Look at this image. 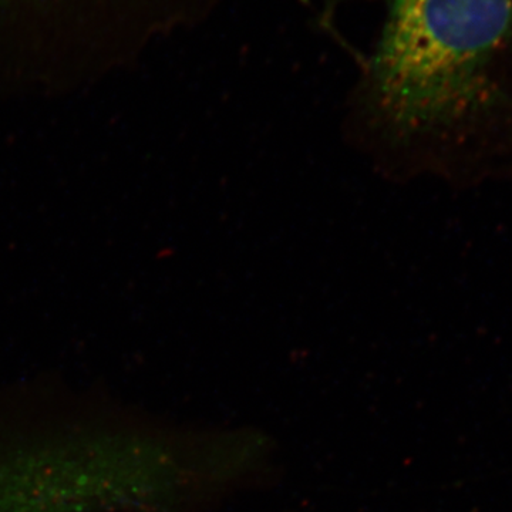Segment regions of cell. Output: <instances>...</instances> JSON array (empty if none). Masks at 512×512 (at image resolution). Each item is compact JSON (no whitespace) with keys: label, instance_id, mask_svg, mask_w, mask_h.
I'll return each instance as SVG.
<instances>
[{"label":"cell","instance_id":"obj_1","mask_svg":"<svg viewBox=\"0 0 512 512\" xmlns=\"http://www.w3.org/2000/svg\"><path fill=\"white\" fill-rule=\"evenodd\" d=\"M512 37V0H386L366 70L370 119L413 144L470 120L490 100Z\"/></svg>","mask_w":512,"mask_h":512},{"label":"cell","instance_id":"obj_2","mask_svg":"<svg viewBox=\"0 0 512 512\" xmlns=\"http://www.w3.org/2000/svg\"><path fill=\"white\" fill-rule=\"evenodd\" d=\"M221 0H126L131 18L147 32L198 23ZM124 0H0V23H97Z\"/></svg>","mask_w":512,"mask_h":512}]
</instances>
